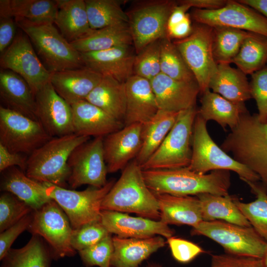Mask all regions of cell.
<instances>
[{
    "label": "cell",
    "mask_w": 267,
    "mask_h": 267,
    "mask_svg": "<svg viewBox=\"0 0 267 267\" xmlns=\"http://www.w3.org/2000/svg\"><path fill=\"white\" fill-rule=\"evenodd\" d=\"M145 182L154 193L196 196L201 193L226 196L231 185L230 171L200 174L187 167L142 170Z\"/></svg>",
    "instance_id": "1"
},
{
    "label": "cell",
    "mask_w": 267,
    "mask_h": 267,
    "mask_svg": "<svg viewBox=\"0 0 267 267\" xmlns=\"http://www.w3.org/2000/svg\"><path fill=\"white\" fill-rule=\"evenodd\" d=\"M221 147L256 173L267 191V123H261L257 114L247 111L241 115Z\"/></svg>",
    "instance_id": "2"
},
{
    "label": "cell",
    "mask_w": 267,
    "mask_h": 267,
    "mask_svg": "<svg viewBox=\"0 0 267 267\" xmlns=\"http://www.w3.org/2000/svg\"><path fill=\"white\" fill-rule=\"evenodd\" d=\"M101 210L133 213L160 221L157 199L146 185L142 170L135 159L123 170L120 178L103 200Z\"/></svg>",
    "instance_id": "3"
},
{
    "label": "cell",
    "mask_w": 267,
    "mask_h": 267,
    "mask_svg": "<svg viewBox=\"0 0 267 267\" xmlns=\"http://www.w3.org/2000/svg\"><path fill=\"white\" fill-rule=\"evenodd\" d=\"M89 140L90 137L75 134L52 137L29 155L25 174L38 181L65 188L70 176L71 153Z\"/></svg>",
    "instance_id": "4"
},
{
    "label": "cell",
    "mask_w": 267,
    "mask_h": 267,
    "mask_svg": "<svg viewBox=\"0 0 267 267\" xmlns=\"http://www.w3.org/2000/svg\"><path fill=\"white\" fill-rule=\"evenodd\" d=\"M16 23L28 36L51 73L83 67L81 53L62 35L53 23Z\"/></svg>",
    "instance_id": "5"
},
{
    "label": "cell",
    "mask_w": 267,
    "mask_h": 267,
    "mask_svg": "<svg viewBox=\"0 0 267 267\" xmlns=\"http://www.w3.org/2000/svg\"><path fill=\"white\" fill-rule=\"evenodd\" d=\"M206 123L197 113L193 129L191 158L187 167L200 174L216 170L231 171L240 179L260 181L256 173L228 155L214 142L208 132Z\"/></svg>",
    "instance_id": "6"
},
{
    "label": "cell",
    "mask_w": 267,
    "mask_h": 267,
    "mask_svg": "<svg viewBox=\"0 0 267 267\" xmlns=\"http://www.w3.org/2000/svg\"><path fill=\"white\" fill-rule=\"evenodd\" d=\"M198 109L196 106L180 111L174 125L142 170L187 167L192 155L193 126Z\"/></svg>",
    "instance_id": "7"
},
{
    "label": "cell",
    "mask_w": 267,
    "mask_h": 267,
    "mask_svg": "<svg viewBox=\"0 0 267 267\" xmlns=\"http://www.w3.org/2000/svg\"><path fill=\"white\" fill-rule=\"evenodd\" d=\"M190 234L208 237L233 256L262 259L267 249V242L252 226L221 220L202 221L192 227Z\"/></svg>",
    "instance_id": "8"
},
{
    "label": "cell",
    "mask_w": 267,
    "mask_h": 267,
    "mask_svg": "<svg viewBox=\"0 0 267 267\" xmlns=\"http://www.w3.org/2000/svg\"><path fill=\"white\" fill-rule=\"evenodd\" d=\"M115 181L100 188L91 186L83 191L67 189L44 183L46 195L54 200L67 216L73 229L100 220L101 205Z\"/></svg>",
    "instance_id": "9"
},
{
    "label": "cell",
    "mask_w": 267,
    "mask_h": 267,
    "mask_svg": "<svg viewBox=\"0 0 267 267\" xmlns=\"http://www.w3.org/2000/svg\"><path fill=\"white\" fill-rule=\"evenodd\" d=\"M192 73L202 93L209 89L218 64L213 54V28L197 23L187 37L173 42Z\"/></svg>",
    "instance_id": "10"
},
{
    "label": "cell",
    "mask_w": 267,
    "mask_h": 267,
    "mask_svg": "<svg viewBox=\"0 0 267 267\" xmlns=\"http://www.w3.org/2000/svg\"><path fill=\"white\" fill-rule=\"evenodd\" d=\"M28 229L33 235L45 239L54 258L72 257L76 253L71 244L73 229L70 221L62 208L52 199L33 211Z\"/></svg>",
    "instance_id": "11"
},
{
    "label": "cell",
    "mask_w": 267,
    "mask_h": 267,
    "mask_svg": "<svg viewBox=\"0 0 267 267\" xmlns=\"http://www.w3.org/2000/svg\"><path fill=\"white\" fill-rule=\"evenodd\" d=\"M177 4L169 0L145 2L128 14V25L136 54L150 44L168 37V19Z\"/></svg>",
    "instance_id": "12"
},
{
    "label": "cell",
    "mask_w": 267,
    "mask_h": 267,
    "mask_svg": "<svg viewBox=\"0 0 267 267\" xmlns=\"http://www.w3.org/2000/svg\"><path fill=\"white\" fill-rule=\"evenodd\" d=\"M52 137L41 123L0 106V143L9 150L30 155Z\"/></svg>",
    "instance_id": "13"
},
{
    "label": "cell",
    "mask_w": 267,
    "mask_h": 267,
    "mask_svg": "<svg viewBox=\"0 0 267 267\" xmlns=\"http://www.w3.org/2000/svg\"><path fill=\"white\" fill-rule=\"evenodd\" d=\"M103 139L94 137L79 145L71 153L68 160L70 170L68 183L72 188L84 184L100 188L107 182Z\"/></svg>",
    "instance_id": "14"
},
{
    "label": "cell",
    "mask_w": 267,
    "mask_h": 267,
    "mask_svg": "<svg viewBox=\"0 0 267 267\" xmlns=\"http://www.w3.org/2000/svg\"><path fill=\"white\" fill-rule=\"evenodd\" d=\"M2 69L19 75L29 85L33 93H36L50 81L51 73L42 63L28 36L17 35L0 58Z\"/></svg>",
    "instance_id": "15"
},
{
    "label": "cell",
    "mask_w": 267,
    "mask_h": 267,
    "mask_svg": "<svg viewBox=\"0 0 267 267\" xmlns=\"http://www.w3.org/2000/svg\"><path fill=\"white\" fill-rule=\"evenodd\" d=\"M191 17L197 23L212 28L230 27L267 37V19L238 0H227L224 6L216 9L195 8Z\"/></svg>",
    "instance_id": "16"
},
{
    "label": "cell",
    "mask_w": 267,
    "mask_h": 267,
    "mask_svg": "<svg viewBox=\"0 0 267 267\" xmlns=\"http://www.w3.org/2000/svg\"><path fill=\"white\" fill-rule=\"evenodd\" d=\"M35 96L38 121L52 137L74 134L71 105L56 92L50 81Z\"/></svg>",
    "instance_id": "17"
},
{
    "label": "cell",
    "mask_w": 267,
    "mask_h": 267,
    "mask_svg": "<svg viewBox=\"0 0 267 267\" xmlns=\"http://www.w3.org/2000/svg\"><path fill=\"white\" fill-rule=\"evenodd\" d=\"M100 221L111 234L124 238L146 239L157 235L168 238L175 232L160 221L134 217L128 214L101 210Z\"/></svg>",
    "instance_id": "18"
},
{
    "label": "cell",
    "mask_w": 267,
    "mask_h": 267,
    "mask_svg": "<svg viewBox=\"0 0 267 267\" xmlns=\"http://www.w3.org/2000/svg\"><path fill=\"white\" fill-rule=\"evenodd\" d=\"M143 125L124 126L103 139V151L108 173L123 170L139 153L142 144Z\"/></svg>",
    "instance_id": "19"
},
{
    "label": "cell",
    "mask_w": 267,
    "mask_h": 267,
    "mask_svg": "<svg viewBox=\"0 0 267 267\" xmlns=\"http://www.w3.org/2000/svg\"><path fill=\"white\" fill-rule=\"evenodd\" d=\"M150 83L159 109L179 112L196 106L200 90L195 80H177L160 73Z\"/></svg>",
    "instance_id": "20"
},
{
    "label": "cell",
    "mask_w": 267,
    "mask_h": 267,
    "mask_svg": "<svg viewBox=\"0 0 267 267\" xmlns=\"http://www.w3.org/2000/svg\"><path fill=\"white\" fill-rule=\"evenodd\" d=\"M85 66L102 75L125 83L134 75L135 58L129 46L95 52L81 53Z\"/></svg>",
    "instance_id": "21"
},
{
    "label": "cell",
    "mask_w": 267,
    "mask_h": 267,
    "mask_svg": "<svg viewBox=\"0 0 267 267\" xmlns=\"http://www.w3.org/2000/svg\"><path fill=\"white\" fill-rule=\"evenodd\" d=\"M125 85L126 107L124 126L146 124L159 110L150 81L133 75L125 82Z\"/></svg>",
    "instance_id": "22"
},
{
    "label": "cell",
    "mask_w": 267,
    "mask_h": 267,
    "mask_svg": "<svg viewBox=\"0 0 267 267\" xmlns=\"http://www.w3.org/2000/svg\"><path fill=\"white\" fill-rule=\"evenodd\" d=\"M70 105L74 134L78 135L104 137L124 127L123 122L86 100Z\"/></svg>",
    "instance_id": "23"
},
{
    "label": "cell",
    "mask_w": 267,
    "mask_h": 267,
    "mask_svg": "<svg viewBox=\"0 0 267 267\" xmlns=\"http://www.w3.org/2000/svg\"><path fill=\"white\" fill-rule=\"evenodd\" d=\"M103 76L86 66L51 73L50 82L70 105L85 100Z\"/></svg>",
    "instance_id": "24"
},
{
    "label": "cell",
    "mask_w": 267,
    "mask_h": 267,
    "mask_svg": "<svg viewBox=\"0 0 267 267\" xmlns=\"http://www.w3.org/2000/svg\"><path fill=\"white\" fill-rule=\"evenodd\" d=\"M0 96L2 106L38 121L35 96L29 85L10 70H0Z\"/></svg>",
    "instance_id": "25"
},
{
    "label": "cell",
    "mask_w": 267,
    "mask_h": 267,
    "mask_svg": "<svg viewBox=\"0 0 267 267\" xmlns=\"http://www.w3.org/2000/svg\"><path fill=\"white\" fill-rule=\"evenodd\" d=\"M154 194L158 202L160 221L163 223L193 227L203 221L200 201L196 196Z\"/></svg>",
    "instance_id": "26"
},
{
    "label": "cell",
    "mask_w": 267,
    "mask_h": 267,
    "mask_svg": "<svg viewBox=\"0 0 267 267\" xmlns=\"http://www.w3.org/2000/svg\"><path fill=\"white\" fill-rule=\"evenodd\" d=\"M114 251L111 267H139L152 254L165 246L160 235L146 239L112 237Z\"/></svg>",
    "instance_id": "27"
},
{
    "label": "cell",
    "mask_w": 267,
    "mask_h": 267,
    "mask_svg": "<svg viewBox=\"0 0 267 267\" xmlns=\"http://www.w3.org/2000/svg\"><path fill=\"white\" fill-rule=\"evenodd\" d=\"M0 189L14 195L30 206L34 211L52 199L46 193V185L28 177L17 167L2 172Z\"/></svg>",
    "instance_id": "28"
},
{
    "label": "cell",
    "mask_w": 267,
    "mask_h": 267,
    "mask_svg": "<svg viewBox=\"0 0 267 267\" xmlns=\"http://www.w3.org/2000/svg\"><path fill=\"white\" fill-rule=\"evenodd\" d=\"M202 94L198 114L206 122L215 121L224 130L227 127L231 130L235 128L241 115L248 111L244 103L233 102L210 89Z\"/></svg>",
    "instance_id": "29"
},
{
    "label": "cell",
    "mask_w": 267,
    "mask_h": 267,
    "mask_svg": "<svg viewBox=\"0 0 267 267\" xmlns=\"http://www.w3.org/2000/svg\"><path fill=\"white\" fill-rule=\"evenodd\" d=\"M57 11L56 0H0V15L12 17L15 22L54 23Z\"/></svg>",
    "instance_id": "30"
},
{
    "label": "cell",
    "mask_w": 267,
    "mask_h": 267,
    "mask_svg": "<svg viewBox=\"0 0 267 267\" xmlns=\"http://www.w3.org/2000/svg\"><path fill=\"white\" fill-rule=\"evenodd\" d=\"M58 11L54 22L70 43L90 32L85 0H56Z\"/></svg>",
    "instance_id": "31"
},
{
    "label": "cell",
    "mask_w": 267,
    "mask_h": 267,
    "mask_svg": "<svg viewBox=\"0 0 267 267\" xmlns=\"http://www.w3.org/2000/svg\"><path fill=\"white\" fill-rule=\"evenodd\" d=\"M209 89L235 103H244L252 98L246 75L228 63L218 64L217 71L210 81Z\"/></svg>",
    "instance_id": "32"
},
{
    "label": "cell",
    "mask_w": 267,
    "mask_h": 267,
    "mask_svg": "<svg viewBox=\"0 0 267 267\" xmlns=\"http://www.w3.org/2000/svg\"><path fill=\"white\" fill-rule=\"evenodd\" d=\"M132 43L128 23H121L92 30L71 44L80 53H84L130 46Z\"/></svg>",
    "instance_id": "33"
},
{
    "label": "cell",
    "mask_w": 267,
    "mask_h": 267,
    "mask_svg": "<svg viewBox=\"0 0 267 267\" xmlns=\"http://www.w3.org/2000/svg\"><path fill=\"white\" fill-rule=\"evenodd\" d=\"M85 100L116 120L124 122L126 107L125 83H121L109 76H103Z\"/></svg>",
    "instance_id": "34"
},
{
    "label": "cell",
    "mask_w": 267,
    "mask_h": 267,
    "mask_svg": "<svg viewBox=\"0 0 267 267\" xmlns=\"http://www.w3.org/2000/svg\"><path fill=\"white\" fill-rule=\"evenodd\" d=\"M179 112L159 109L143 125L142 144L135 160L141 167L161 145L176 122Z\"/></svg>",
    "instance_id": "35"
},
{
    "label": "cell",
    "mask_w": 267,
    "mask_h": 267,
    "mask_svg": "<svg viewBox=\"0 0 267 267\" xmlns=\"http://www.w3.org/2000/svg\"><path fill=\"white\" fill-rule=\"evenodd\" d=\"M198 198L203 221L221 220L237 225L252 226L234 202V196L201 193Z\"/></svg>",
    "instance_id": "36"
},
{
    "label": "cell",
    "mask_w": 267,
    "mask_h": 267,
    "mask_svg": "<svg viewBox=\"0 0 267 267\" xmlns=\"http://www.w3.org/2000/svg\"><path fill=\"white\" fill-rule=\"evenodd\" d=\"M52 257L40 236H33L24 247L10 248L3 258L0 267H49Z\"/></svg>",
    "instance_id": "37"
},
{
    "label": "cell",
    "mask_w": 267,
    "mask_h": 267,
    "mask_svg": "<svg viewBox=\"0 0 267 267\" xmlns=\"http://www.w3.org/2000/svg\"><path fill=\"white\" fill-rule=\"evenodd\" d=\"M240 179L249 186L256 199L244 203L234 196V202L251 226L267 242V191L261 183Z\"/></svg>",
    "instance_id": "38"
},
{
    "label": "cell",
    "mask_w": 267,
    "mask_h": 267,
    "mask_svg": "<svg viewBox=\"0 0 267 267\" xmlns=\"http://www.w3.org/2000/svg\"><path fill=\"white\" fill-rule=\"evenodd\" d=\"M267 61V37L251 33L242 44L231 63L245 75H252L264 67Z\"/></svg>",
    "instance_id": "39"
},
{
    "label": "cell",
    "mask_w": 267,
    "mask_h": 267,
    "mask_svg": "<svg viewBox=\"0 0 267 267\" xmlns=\"http://www.w3.org/2000/svg\"><path fill=\"white\" fill-rule=\"evenodd\" d=\"M90 28L95 30L121 23H128L129 17L116 0H85Z\"/></svg>",
    "instance_id": "40"
},
{
    "label": "cell",
    "mask_w": 267,
    "mask_h": 267,
    "mask_svg": "<svg viewBox=\"0 0 267 267\" xmlns=\"http://www.w3.org/2000/svg\"><path fill=\"white\" fill-rule=\"evenodd\" d=\"M212 28L213 54L217 64L231 63L244 41L252 33L226 27Z\"/></svg>",
    "instance_id": "41"
},
{
    "label": "cell",
    "mask_w": 267,
    "mask_h": 267,
    "mask_svg": "<svg viewBox=\"0 0 267 267\" xmlns=\"http://www.w3.org/2000/svg\"><path fill=\"white\" fill-rule=\"evenodd\" d=\"M160 70L161 73L175 80H195L179 51L168 37L160 40Z\"/></svg>",
    "instance_id": "42"
},
{
    "label": "cell",
    "mask_w": 267,
    "mask_h": 267,
    "mask_svg": "<svg viewBox=\"0 0 267 267\" xmlns=\"http://www.w3.org/2000/svg\"><path fill=\"white\" fill-rule=\"evenodd\" d=\"M160 73L159 40L150 44L135 56L134 75L150 81Z\"/></svg>",
    "instance_id": "43"
},
{
    "label": "cell",
    "mask_w": 267,
    "mask_h": 267,
    "mask_svg": "<svg viewBox=\"0 0 267 267\" xmlns=\"http://www.w3.org/2000/svg\"><path fill=\"white\" fill-rule=\"evenodd\" d=\"M33 211L30 206L14 195L4 192L0 197V232L7 229Z\"/></svg>",
    "instance_id": "44"
},
{
    "label": "cell",
    "mask_w": 267,
    "mask_h": 267,
    "mask_svg": "<svg viewBox=\"0 0 267 267\" xmlns=\"http://www.w3.org/2000/svg\"><path fill=\"white\" fill-rule=\"evenodd\" d=\"M101 221L85 224L73 229L71 244L75 251H81L99 242L110 234Z\"/></svg>",
    "instance_id": "45"
},
{
    "label": "cell",
    "mask_w": 267,
    "mask_h": 267,
    "mask_svg": "<svg viewBox=\"0 0 267 267\" xmlns=\"http://www.w3.org/2000/svg\"><path fill=\"white\" fill-rule=\"evenodd\" d=\"M114 251L111 234L86 249L79 251L81 259L88 267H111V260Z\"/></svg>",
    "instance_id": "46"
},
{
    "label": "cell",
    "mask_w": 267,
    "mask_h": 267,
    "mask_svg": "<svg viewBox=\"0 0 267 267\" xmlns=\"http://www.w3.org/2000/svg\"><path fill=\"white\" fill-rule=\"evenodd\" d=\"M251 97L256 102L258 118L267 123V65L251 75L250 83Z\"/></svg>",
    "instance_id": "47"
},
{
    "label": "cell",
    "mask_w": 267,
    "mask_h": 267,
    "mask_svg": "<svg viewBox=\"0 0 267 267\" xmlns=\"http://www.w3.org/2000/svg\"><path fill=\"white\" fill-rule=\"evenodd\" d=\"M167 239L172 256L178 262L188 263L205 252L201 247L190 241L173 236Z\"/></svg>",
    "instance_id": "48"
},
{
    "label": "cell",
    "mask_w": 267,
    "mask_h": 267,
    "mask_svg": "<svg viewBox=\"0 0 267 267\" xmlns=\"http://www.w3.org/2000/svg\"><path fill=\"white\" fill-rule=\"evenodd\" d=\"M209 267H264V266L261 259L225 253L212 255Z\"/></svg>",
    "instance_id": "49"
},
{
    "label": "cell",
    "mask_w": 267,
    "mask_h": 267,
    "mask_svg": "<svg viewBox=\"0 0 267 267\" xmlns=\"http://www.w3.org/2000/svg\"><path fill=\"white\" fill-rule=\"evenodd\" d=\"M33 212L26 215L17 222L5 230L0 234V260L6 254L16 238L28 229L33 218Z\"/></svg>",
    "instance_id": "50"
},
{
    "label": "cell",
    "mask_w": 267,
    "mask_h": 267,
    "mask_svg": "<svg viewBox=\"0 0 267 267\" xmlns=\"http://www.w3.org/2000/svg\"><path fill=\"white\" fill-rule=\"evenodd\" d=\"M28 157L24 154L12 152L0 143V172L13 167L25 171Z\"/></svg>",
    "instance_id": "51"
},
{
    "label": "cell",
    "mask_w": 267,
    "mask_h": 267,
    "mask_svg": "<svg viewBox=\"0 0 267 267\" xmlns=\"http://www.w3.org/2000/svg\"><path fill=\"white\" fill-rule=\"evenodd\" d=\"M14 19L10 16L0 15V52L2 54L15 38L16 26Z\"/></svg>",
    "instance_id": "52"
},
{
    "label": "cell",
    "mask_w": 267,
    "mask_h": 267,
    "mask_svg": "<svg viewBox=\"0 0 267 267\" xmlns=\"http://www.w3.org/2000/svg\"><path fill=\"white\" fill-rule=\"evenodd\" d=\"M192 30L190 16L187 14L185 18L174 26L167 29V37L177 40L183 39L190 35Z\"/></svg>",
    "instance_id": "53"
},
{
    "label": "cell",
    "mask_w": 267,
    "mask_h": 267,
    "mask_svg": "<svg viewBox=\"0 0 267 267\" xmlns=\"http://www.w3.org/2000/svg\"><path fill=\"white\" fill-rule=\"evenodd\" d=\"M227 1L226 0H183L178 2L185 4L190 8L216 9L224 6Z\"/></svg>",
    "instance_id": "54"
},
{
    "label": "cell",
    "mask_w": 267,
    "mask_h": 267,
    "mask_svg": "<svg viewBox=\"0 0 267 267\" xmlns=\"http://www.w3.org/2000/svg\"><path fill=\"white\" fill-rule=\"evenodd\" d=\"M238 1L256 10L267 19V0H239Z\"/></svg>",
    "instance_id": "55"
},
{
    "label": "cell",
    "mask_w": 267,
    "mask_h": 267,
    "mask_svg": "<svg viewBox=\"0 0 267 267\" xmlns=\"http://www.w3.org/2000/svg\"><path fill=\"white\" fill-rule=\"evenodd\" d=\"M262 259L263 262L264 267H267V249L263 258Z\"/></svg>",
    "instance_id": "56"
},
{
    "label": "cell",
    "mask_w": 267,
    "mask_h": 267,
    "mask_svg": "<svg viewBox=\"0 0 267 267\" xmlns=\"http://www.w3.org/2000/svg\"><path fill=\"white\" fill-rule=\"evenodd\" d=\"M146 267H163L161 265L156 263H149Z\"/></svg>",
    "instance_id": "57"
},
{
    "label": "cell",
    "mask_w": 267,
    "mask_h": 267,
    "mask_svg": "<svg viewBox=\"0 0 267 267\" xmlns=\"http://www.w3.org/2000/svg\"></svg>",
    "instance_id": "58"
}]
</instances>
